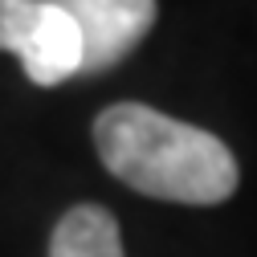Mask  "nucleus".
<instances>
[{
  "label": "nucleus",
  "mask_w": 257,
  "mask_h": 257,
  "mask_svg": "<svg viewBox=\"0 0 257 257\" xmlns=\"http://www.w3.org/2000/svg\"><path fill=\"white\" fill-rule=\"evenodd\" d=\"M94 147L114 180L172 204H224L237 192V159L212 131L147 102H114L94 118Z\"/></svg>",
  "instance_id": "1"
},
{
  "label": "nucleus",
  "mask_w": 257,
  "mask_h": 257,
  "mask_svg": "<svg viewBox=\"0 0 257 257\" xmlns=\"http://www.w3.org/2000/svg\"><path fill=\"white\" fill-rule=\"evenodd\" d=\"M82 33V74H102L131 53L155 25V0H53Z\"/></svg>",
  "instance_id": "2"
},
{
  "label": "nucleus",
  "mask_w": 257,
  "mask_h": 257,
  "mask_svg": "<svg viewBox=\"0 0 257 257\" xmlns=\"http://www.w3.org/2000/svg\"><path fill=\"white\" fill-rule=\"evenodd\" d=\"M21 66L37 86H61L66 78L82 74V33L53 0H41V21L29 49L21 53Z\"/></svg>",
  "instance_id": "3"
},
{
  "label": "nucleus",
  "mask_w": 257,
  "mask_h": 257,
  "mask_svg": "<svg viewBox=\"0 0 257 257\" xmlns=\"http://www.w3.org/2000/svg\"><path fill=\"white\" fill-rule=\"evenodd\" d=\"M49 257H122L118 220L102 204H78L57 220Z\"/></svg>",
  "instance_id": "4"
},
{
  "label": "nucleus",
  "mask_w": 257,
  "mask_h": 257,
  "mask_svg": "<svg viewBox=\"0 0 257 257\" xmlns=\"http://www.w3.org/2000/svg\"><path fill=\"white\" fill-rule=\"evenodd\" d=\"M41 21V0H0V53H25Z\"/></svg>",
  "instance_id": "5"
}]
</instances>
